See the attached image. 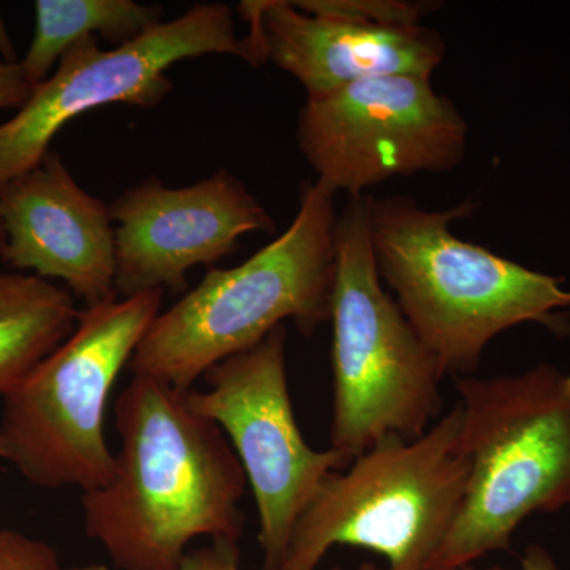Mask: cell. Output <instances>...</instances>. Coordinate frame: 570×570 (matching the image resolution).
Listing matches in <instances>:
<instances>
[{
  "mask_svg": "<svg viewBox=\"0 0 570 570\" xmlns=\"http://www.w3.org/2000/svg\"><path fill=\"white\" fill-rule=\"evenodd\" d=\"M455 570H474L471 566L468 568H460ZM490 570H508L502 568H493ZM517 570H558L557 562H554L553 558L549 551L543 549L540 546H530L527 549V553H524L523 560H521V566Z\"/></svg>",
  "mask_w": 570,
  "mask_h": 570,
  "instance_id": "cell-20",
  "label": "cell"
},
{
  "mask_svg": "<svg viewBox=\"0 0 570 570\" xmlns=\"http://www.w3.org/2000/svg\"><path fill=\"white\" fill-rule=\"evenodd\" d=\"M332 570H343V569L335 568ZM355 570H382V569H379L376 564H373V562H363V564L360 566V568H356Z\"/></svg>",
  "mask_w": 570,
  "mask_h": 570,
  "instance_id": "cell-22",
  "label": "cell"
},
{
  "mask_svg": "<svg viewBox=\"0 0 570 570\" xmlns=\"http://www.w3.org/2000/svg\"><path fill=\"white\" fill-rule=\"evenodd\" d=\"M249 24L246 39L255 66L275 63L305 88L307 97L389 75L433 77L445 59L441 33L425 26H384L322 17L285 0L239 3Z\"/></svg>",
  "mask_w": 570,
  "mask_h": 570,
  "instance_id": "cell-13",
  "label": "cell"
},
{
  "mask_svg": "<svg viewBox=\"0 0 570 570\" xmlns=\"http://www.w3.org/2000/svg\"><path fill=\"white\" fill-rule=\"evenodd\" d=\"M69 570H115L105 564H85ZM178 570H245L236 540H212L208 546L187 551Z\"/></svg>",
  "mask_w": 570,
  "mask_h": 570,
  "instance_id": "cell-18",
  "label": "cell"
},
{
  "mask_svg": "<svg viewBox=\"0 0 570 570\" xmlns=\"http://www.w3.org/2000/svg\"><path fill=\"white\" fill-rule=\"evenodd\" d=\"M460 403L417 439L387 438L330 472L296 521L283 569L317 570L330 549L362 547L387 570H430L466 493Z\"/></svg>",
  "mask_w": 570,
  "mask_h": 570,
  "instance_id": "cell-5",
  "label": "cell"
},
{
  "mask_svg": "<svg viewBox=\"0 0 570 570\" xmlns=\"http://www.w3.org/2000/svg\"><path fill=\"white\" fill-rule=\"evenodd\" d=\"M111 478L82 493L85 532L115 570H178L194 540L242 539L247 479L224 431L187 392L134 374L115 404Z\"/></svg>",
  "mask_w": 570,
  "mask_h": 570,
  "instance_id": "cell-1",
  "label": "cell"
},
{
  "mask_svg": "<svg viewBox=\"0 0 570 570\" xmlns=\"http://www.w3.org/2000/svg\"><path fill=\"white\" fill-rule=\"evenodd\" d=\"M32 89L20 62L0 61V110H20Z\"/></svg>",
  "mask_w": 570,
  "mask_h": 570,
  "instance_id": "cell-19",
  "label": "cell"
},
{
  "mask_svg": "<svg viewBox=\"0 0 570 570\" xmlns=\"http://www.w3.org/2000/svg\"><path fill=\"white\" fill-rule=\"evenodd\" d=\"M119 298L187 288V273L213 265L253 232H273L264 205L228 170L186 187L149 178L110 206Z\"/></svg>",
  "mask_w": 570,
  "mask_h": 570,
  "instance_id": "cell-11",
  "label": "cell"
},
{
  "mask_svg": "<svg viewBox=\"0 0 570 570\" xmlns=\"http://www.w3.org/2000/svg\"><path fill=\"white\" fill-rule=\"evenodd\" d=\"M33 37L20 66L32 88L47 80L78 41L129 43L165 21L163 7L134 0H37Z\"/></svg>",
  "mask_w": 570,
  "mask_h": 570,
  "instance_id": "cell-15",
  "label": "cell"
},
{
  "mask_svg": "<svg viewBox=\"0 0 570 570\" xmlns=\"http://www.w3.org/2000/svg\"><path fill=\"white\" fill-rule=\"evenodd\" d=\"M3 246H6V234H3L2 219H0V255H2Z\"/></svg>",
  "mask_w": 570,
  "mask_h": 570,
  "instance_id": "cell-23",
  "label": "cell"
},
{
  "mask_svg": "<svg viewBox=\"0 0 570 570\" xmlns=\"http://www.w3.org/2000/svg\"><path fill=\"white\" fill-rule=\"evenodd\" d=\"M3 264L62 281L85 306L116 294V238L110 206L86 193L58 153L0 186Z\"/></svg>",
  "mask_w": 570,
  "mask_h": 570,
  "instance_id": "cell-12",
  "label": "cell"
},
{
  "mask_svg": "<svg viewBox=\"0 0 570 570\" xmlns=\"http://www.w3.org/2000/svg\"><path fill=\"white\" fill-rule=\"evenodd\" d=\"M78 314L66 287L0 269V400L73 333Z\"/></svg>",
  "mask_w": 570,
  "mask_h": 570,
  "instance_id": "cell-14",
  "label": "cell"
},
{
  "mask_svg": "<svg viewBox=\"0 0 570 570\" xmlns=\"http://www.w3.org/2000/svg\"><path fill=\"white\" fill-rule=\"evenodd\" d=\"M468 132L431 78L389 75L306 97L296 140L317 181L351 198L400 176L455 170Z\"/></svg>",
  "mask_w": 570,
  "mask_h": 570,
  "instance_id": "cell-9",
  "label": "cell"
},
{
  "mask_svg": "<svg viewBox=\"0 0 570 570\" xmlns=\"http://www.w3.org/2000/svg\"><path fill=\"white\" fill-rule=\"evenodd\" d=\"M471 198L426 209L414 198L371 197L379 276L444 376H471L494 337L521 324L570 336V288L487 247L463 242L452 224L474 213Z\"/></svg>",
  "mask_w": 570,
  "mask_h": 570,
  "instance_id": "cell-2",
  "label": "cell"
},
{
  "mask_svg": "<svg viewBox=\"0 0 570 570\" xmlns=\"http://www.w3.org/2000/svg\"><path fill=\"white\" fill-rule=\"evenodd\" d=\"M206 55L235 56L255 67L249 41L236 36L234 11L224 3H197L112 50H102L96 37L78 41L0 124V186L37 167L78 116L112 104L157 107L174 89L167 70Z\"/></svg>",
  "mask_w": 570,
  "mask_h": 570,
  "instance_id": "cell-8",
  "label": "cell"
},
{
  "mask_svg": "<svg viewBox=\"0 0 570 570\" xmlns=\"http://www.w3.org/2000/svg\"><path fill=\"white\" fill-rule=\"evenodd\" d=\"M336 194L299 187L291 227L235 268L209 269L197 287L160 311L130 360L145 374L189 392L214 365L294 322L313 336L330 322L336 273Z\"/></svg>",
  "mask_w": 570,
  "mask_h": 570,
  "instance_id": "cell-3",
  "label": "cell"
},
{
  "mask_svg": "<svg viewBox=\"0 0 570 570\" xmlns=\"http://www.w3.org/2000/svg\"><path fill=\"white\" fill-rule=\"evenodd\" d=\"M163 298L148 292L80 309L73 333L3 397L0 460L39 489H102L115 468L107 404Z\"/></svg>",
  "mask_w": 570,
  "mask_h": 570,
  "instance_id": "cell-7",
  "label": "cell"
},
{
  "mask_svg": "<svg viewBox=\"0 0 570 570\" xmlns=\"http://www.w3.org/2000/svg\"><path fill=\"white\" fill-rule=\"evenodd\" d=\"M471 460L459 517L430 570L468 568L534 513L570 508V376L549 363L513 374L455 377Z\"/></svg>",
  "mask_w": 570,
  "mask_h": 570,
  "instance_id": "cell-4",
  "label": "cell"
},
{
  "mask_svg": "<svg viewBox=\"0 0 570 570\" xmlns=\"http://www.w3.org/2000/svg\"><path fill=\"white\" fill-rule=\"evenodd\" d=\"M204 377L206 389L189 390L187 403L234 448L257 504L264 570H281L296 521L322 480L352 461L333 449L317 452L303 438L288 393L284 325Z\"/></svg>",
  "mask_w": 570,
  "mask_h": 570,
  "instance_id": "cell-10",
  "label": "cell"
},
{
  "mask_svg": "<svg viewBox=\"0 0 570 570\" xmlns=\"http://www.w3.org/2000/svg\"><path fill=\"white\" fill-rule=\"evenodd\" d=\"M296 9L322 17L374 22L384 26H419L422 18L433 11L431 2L403 0H299Z\"/></svg>",
  "mask_w": 570,
  "mask_h": 570,
  "instance_id": "cell-16",
  "label": "cell"
},
{
  "mask_svg": "<svg viewBox=\"0 0 570 570\" xmlns=\"http://www.w3.org/2000/svg\"><path fill=\"white\" fill-rule=\"evenodd\" d=\"M0 570H63L58 553L43 540L0 531Z\"/></svg>",
  "mask_w": 570,
  "mask_h": 570,
  "instance_id": "cell-17",
  "label": "cell"
},
{
  "mask_svg": "<svg viewBox=\"0 0 570 570\" xmlns=\"http://www.w3.org/2000/svg\"><path fill=\"white\" fill-rule=\"evenodd\" d=\"M0 56H2L3 62H20L17 59V50L10 39L9 29L3 22L2 13H0Z\"/></svg>",
  "mask_w": 570,
  "mask_h": 570,
  "instance_id": "cell-21",
  "label": "cell"
},
{
  "mask_svg": "<svg viewBox=\"0 0 570 570\" xmlns=\"http://www.w3.org/2000/svg\"><path fill=\"white\" fill-rule=\"evenodd\" d=\"M370 195L348 198L336 223L333 417L330 441L348 460L387 438L417 439L441 414L444 379L374 261Z\"/></svg>",
  "mask_w": 570,
  "mask_h": 570,
  "instance_id": "cell-6",
  "label": "cell"
}]
</instances>
